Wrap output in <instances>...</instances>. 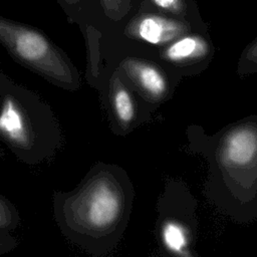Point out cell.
Here are the masks:
<instances>
[{"label":"cell","instance_id":"8992f818","mask_svg":"<svg viewBox=\"0 0 257 257\" xmlns=\"http://www.w3.org/2000/svg\"><path fill=\"white\" fill-rule=\"evenodd\" d=\"M149 102L158 103L169 96L171 85L161 67L139 57H125L115 68Z\"/></svg>","mask_w":257,"mask_h":257},{"label":"cell","instance_id":"6da1fadb","mask_svg":"<svg viewBox=\"0 0 257 257\" xmlns=\"http://www.w3.org/2000/svg\"><path fill=\"white\" fill-rule=\"evenodd\" d=\"M132 204L125 173L114 165L94 164L71 191H54L52 208L62 236L92 256L111 251L122 235Z\"/></svg>","mask_w":257,"mask_h":257},{"label":"cell","instance_id":"7c38bea8","mask_svg":"<svg viewBox=\"0 0 257 257\" xmlns=\"http://www.w3.org/2000/svg\"><path fill=\"white\" fill-rule=\"evenodd\" d=\"M103 14L112 21H120L133 8V0H99Z\"/></svg>","mask_w":257,"mask_h":257},{"label":"cell","instance_id":"277c9868","mask_svg":"<svg viewBox=\"0 0 257 257\" xmlns=\"http://www.w3.org/2000/svg\"><path fill=\"white\" fill-rule=\"evenodd\" d=\"M0 44L16 62L54 86L68 91L80 88L74 63L38 28L0 15Z\"/></svg>","mask_w":257,"mask_h":257},{"label":"cell","instance_id":"5bb4252c","mask_svg":"<svg viewBox=\"0 0 257 257\" xmlns=\"http://www.w3.org/2000/svg\"><path fill=\"white\" fill-rule=\"evenodd\" d=\"M19 245V240L10 232H0V256L14 251Z\"/></svg>","mask_w":257,"mask_h":257},{"label":"cell","instance_id":"4fadbf2b","mask_svg":"<svg viewBox=\"0 0 257 257\" xmlns=\"http://www.w3.org/2000/svg\"><path fill=\"white\" fill-rule=\"evenodd\" d=\"M238 70L240 73H251L257 71V37L244 49Z\"/></svg>","mask_w":257,"mask_h":257},{"label":"cell","instance_id":"52a82bcc","mask_svg":"<svg viewBox=\"0 0 257 257\" xmlns=\"http://www.w3.org/2000/svg\"><path fill=\"white\" fill-rule=\"evenodd\" d=\"M89 82L102 89L114 130L126 132L133 127V123L137 119L136 102L119 72L113 69L108 76L99 73Z\"/></svg>","mask_w":257,"mask_h":257},{"label":"cell","instance_id":"3957f363","mask_svg":"<svg viewBox=\"0 0 257 257\" xmlns=\"http://www.w3.org/2000/svg\"><path fill=\"white\" fill-rule=\"evenodd\" d=\"M0 142L28 166L50 162L65 144L49 103L0 70Z\"/></svg>","mask_w":257,"mask_h":257},{"label":"cell","instance_id":"30bf717a","mask_svg":"<svg viewBox=\"0 0 257 257\" xmlns=\"http://www.w3.org/2000/svg\"><path fill=\"white\" fill-rule=\"evenodd\" d=\"M161 237L164 246L172 253L188 256L189 233L187 228L175 220H167L162 225Z\"/></svg>","mask_w":257,"mask_h":257},{"label":"cell","instance_id":"5b68a950","mask_svg":"<svg viewBox=\"0 0 257 257\" xmlns=\"http://www.w3.org/2000/svg\"><path fill=\"white\" fill-rule=\"evenodd\" d=\"M193 23L151 10L139 9L124 26L126 37L151 45L165 46L194 30Z\"/></svg>","mask_w":257,"mask_h":257},{"label":"cell","instance_id":"7a4b0ae2","mask_svg":"<svg viewBox=\"0 0 257 257\" xmlns=\"http://www.w3.org/2000/svg\"><path fill=\"white\" fill-rule=\"evenodd\" d=\"M207 157V194L236 219L252 218L257 211V119L222 130L214 136Z\"/></svg>","mask_w":257,"mask_h":257},{"label":"cell","instance_id":"9c48e42d","mask_svg":"<svg viewBox=\"0 0 257 257\" xmlns=\"http://www.w3.org/2000/svg\"><path fill=\"white\" fill-rule=\"evenodd\" d=\"M139 9L157 11L193 24L202 22L195 0H142Z\"/></svg>","mask_w":257,"mask_h":257},{"label":"cell","instance_id":"8fae6325","mask_svg":"<svg viewBox=\"0 0 257 257\" xmlns=\"http://www.w3.org/2000/svg\"><path fill=\"white\" fill-rule=\"evenodd\" d=\"M21 218L17 207L0 194V232H12L20 224Z\"/></svg>","mask_w":257,"mask_h":257},{"label":"cell","instance_id":"9a60e30c","mask_svg":"<svg viewBox=\"0 0 257 257\" xmlns=\"http://www.w3.org/2000/svg\"><path fill=\"white\" fill-rule=\"evenodd\" d=\"M57 1L63 6V8L67 11V13L71 11L73 7L78 6L80 3V0H57Z\"/></svg>","mask_w":257,"mask_h":257},{"label":"cell","instance_id":"ba28073f","mask_svg":"<svg viewBox=\"0 0 257 257\" xmlns=\"http://www.w3.org/2000/svg\"><path fill=\"white\" fill-rule=\"evenodd\" d=\"M211 52L210 41L203 34L193 30L162 46L160 55L169 64L187 66L204 61Z\"/></svg>","mask_w":257,"mask_h":257}]
</instances>
